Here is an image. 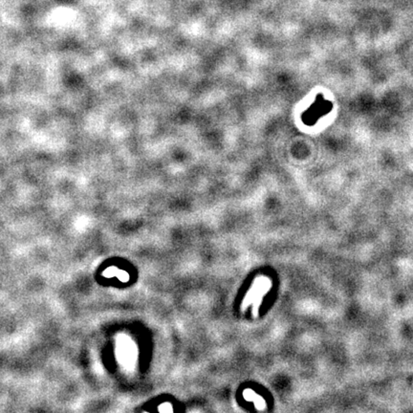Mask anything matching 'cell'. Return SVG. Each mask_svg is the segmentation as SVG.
Listing matches in <instances>:
<instances>
[{
  "label": "cell",
  "instance_id": "cell-1",
  "mask_svg": "<svg viewBox=\"0 0 413 413\" xmlns=\"http://www.w3.org/2000/svg\"><path fill=\"white\" fill-rule=\"evenodd\" d=\"M331 109V104L326 102L321 95H319L316 102L313 103L309 108L302 114V121L307 126H313L316 122Z\"/></svg>",
  "mask_w": 413,
  "mask_h": 413
}]
</instances>
